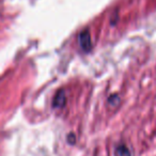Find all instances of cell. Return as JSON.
Segmentation results:
<instances>
[{"label":"cell","mask_w":156,"mask_h":156,"mask_svg":"<svg viewBox=\"0 0 156 156\" xmlns=\"http://www.w3.org/2000/svg\"><path fill=\"white\" fill-rule=\"evenodd\" d=\"M115 156H132V153L125 144H120L115 147Z\"/></svg>","instance_id":"cell-3"},{"label":"cell","mask_w":156,"mask_h":156,"mask_svg":"<svg viewBox=\"0 0 156 156\" xmlns=\"http://www.w3.org/2000/svg\"><path fill=\"white\" fill-rule=\"evenodd\" d=\"M65 101H66V98H65L64 91H59L54 98V107L55 108H61L64 106Z\"/></svg>","instance_id":"cell-2"},{"label":"cell","mask_w":156,"mask_h":156,"mask_svg":"<svg viewBox=\"0 0 156 156\" xmlns=\"http://www.w3.org/2000/svg\"><path fill=\"white\" fill-rule=\"evenodd\" d=\"M79 44H80L81 48L86 51L91 49V37H90V32L88 30H83L79 34Z\"/></svg>","instance_id":"cell-1"}]
</instances>
